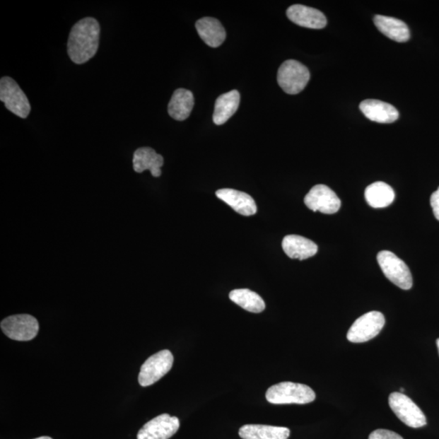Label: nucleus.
<instances>
[{"instance_id": "1", "label": "nucleus", "mask_w": 439, "mask_h": 439, "mask_svg": "<svg viewBox=\"0 0 439 439\" xmlns=\"http://www.w3.org/2000/svg\"><path fill=\"white\" fill-rule=\"evenodd\" d=\"M100 26L93 18H86L76 23L70 31L68 54L71 61L83 64L95 56L99 48Z\"/></svg>"}, {"instance_id": "2", "label": "nucleus", "mask_w": 439, "mask_h": 439, "mask_svg": "<svg viewBox=\"0 0 439 439\" xmlns=\"http://www.w3.org/2000/svg\"><path fill=\"white\" fill-rule=\"evenodd\" d=\"M315 399L316 394L312 388L291 382L274 385L267 392L268 402L273 404H307Z\"/></svg>"}, {"instance_id": "3", "label": "nucleus", "mask_w": 439, "mask_h": 439, "mask_svg": "<svg viewBox=\"0 0 439 439\" xmlns=\"http://www.w3.org/2000/svg\"><path fill=\"white\" fill-rule=\"evenodd\" d=\"M310 73L305 66L294 59H288L281 65L278 72V83L286 93L297 95L306 88Z\"/></svg>"}, {"instance_id": "4", "label": "nucleus", "mask_w": 439, "mask_h": 439, "mask_svg": "<svg viewBox=\"0 0 439 439\" xmlns=\"http://www.w3.org/2000/svg\"><path fill=\"white\" fill-rule=\"evenodd\" d=\"M377 262L387 279L403 290L413 286V276L402 259L392 252L382 251L377 254Z\"/></svg>"}, {"instance_id": "5", "label": "nucleus", "mask_w": 439, "mask_h": 439, "mask_svg": "<svg viewBox=\"0 0 439 439\" xmlns=\"http://www.w3.org/2000/svg\"><path fill=\"white\" fill-rule=\"evenodd\" d=\"M0 100L10 112L21 118H26L31 111L28 98L16 81L10 77L0 80Z\"/></svg>"}, {"instance_id": "6", "label": "nucleus", "mask_w": 439, "mask_h": 439, "mask_svg": "<svg viewBox=\"0 0 439 439\" xmlns=\"http://www.w3.org/2000/svg\"><path fill=\"white\" fill-rule=\"evenodd\" d=\"M385 317L380 312L373 311L360 317L351 325L346 338L351 343L361 344L370 341L382 332Z\"/></svg>"}, {"instance_id": "7", "label": "nucleus", "mask_w": 439, "mask_h": 439, "mask_svg": "<svg viewBox=\"0 0 439 439\" xmlns=\"http://www.w3.org/2000/svg\"><path fill=\"white\" fill-rule=\"evenodd\" d=\"M389 405L394 414L405 425L414 429L426 425V417L419 406L403 393L390 394Z\"/></svg>"}, {"instance_id": "8", "label": "nucleus", "mask_w": 439, "mask_h": 439, "mask_svg": "<svg viewBox=\"0 0 439 439\" xmlns=\"http://www.w3.org/2000/svg\"><path fill=\"white\" fill-rule=\"evenodd\" d=\"M173 358L171 351L163 350L151 356L141 367L139 382L142 387H149L166 375L172 367Z\"/></svg>"}, {"instance_id": "9", "label": "nucleus", "mask_w": 439, "mask_h": 439, "mask_svg": "<svg viewBox=\"0 0 439 439\" xmlns=\"http://www.w3.org/2000/svg\"><path fill=\"white\" fill-rule=\"evenodd\" d=\"M0 327L5 335L16 341L32 340L40 330L39 322L29 314H19L5 318Z\"/></svg>"}, {"instance_id": "10", "label": "nucleus", "mask_w": 439, "mask_h": 439, "mask_svg": "<svg viewBox=\"0 0 439 439\" xmlns=\"http://www.w3.org/2000/svg\"><path fill=\"white\" fill-rule=\"evenodd\" d=\"M305 204L313 211H321L324 214L337 213L341 207V201L337 194L325 185L314 186L305 198Z\"/></svg>"}, {"instance_id": "11", "label": "nucleus", "mask_w": 439, "mask_h": 439, "mask_svg": "<svg viewBox=\"0 0 439 439\" xmlns=\"http://www.w3.org/2000/svg\"><path fill=\"white\" fill-rule=\"evenodd\" d=\"M180 421L177 417L161 414L141 428L138 439H169L177 432Z\"/></svg>"}, {"instance_id": "12", "label": "nucleus", "mask_w": 439, "mask_h": 439, "mask_svg": "<svg viewBox=\"0 0 439 439\" xmlns=\"http://www.w3.org/2000/svg\"><path fill=\"white\" fill-rule=\"evenodd\" d=\"M286 15L293 23L309 29H322L327 24V18L321 11L305 5H292L287 9Z\"/></svg>"}, {"instance_id": "13", "label": "nucleus", "mask_w": 439, "mask_h": 439, "mask_svg": "<svg viewBox=\"0 0 439 439\" xmlns=\"http://www.w3.org/2000/svg\"><path fill=\"white\" fill-rule=\"evenodd\" d=\"M216 195L238 213L246 216L257 213V204L247 193L236 191L234 189H221L216 192Z\"/></svg>"}, {"instance_id": "14", "label": "nucleus", "mask_w": 439, "mask_h": 439, "mask_svg": "<svg viewBox=\"0 0 439 439\" xmlns=\"http://www.w3.org/2000/svg\"><path fill=\"white\" fill-rule=\"evenodd\" d=\"M360 110L368 119L377 123H393L398 120L399 116L393 105L377 100L362 101Z\"/></svg>"}, {"instance_id": "15", "label": "nucleus", "mask_w": 439, "mask_h": 439, "mask_svg": "<svg viewBox=\"0 0 439 439\" xmlns=\"http://www.w3.org/2000/svg\"><path fill=\"white\" fill-rule=\"evenodd\" d=\"M164 165V158L156 151L148 146L140 148L134 151L133 157L134 170L141 173L145 170H150L151 175L155 177L161 176L160 168Z\"/></svg>"}, {"instance_id": "16", "label": "nucleus", "mask_w": 439, "mask_h": 439, "mask_svg": "<svg viewBox=\"0 0 439 439\" xmlns=\"http://www.w3.org/2000/svg\"><path fill=\"white\" fill-rule=\"evenodd\" d=\"M284 252L291 259H306L315 256L318 251L317 244L300 235H287L283 240Z\"/></svg>"}, {"instance_id": "17", "label": "nucleus", "mask_w": 439, "mask_h": 439, "mask_svg": "<svg viewBox=\"0 0 439 439\" xmlns=\"http://www.w3.org/2000/svg\"><path fill=\"white\" fill-rule=\"evenodd\" d=\"M198 34L206 45L211 47H218L226 39L223 25L218 20L213 18H204L195 24Z\"/></svg>"}, {"instance_id": "18", "label": "nucleus", "mask_w": 439, "mask_h": 439, "mask_svg": "<svg viewBox=\"0 0 439 439\" xmlns=\"http://www.w3.org/2000/svg\"><path fill=\"white\" fill-rule=\"evenodd\" d=\"M194 105V99L192 92L179 88L172 95L169 106H168V112L175 120L185 121L191 115Z\"/></svg>"}, {"instance_id": "19", "label": "nucleus", "mask_w": 439, "mask_h": 439, "mask_svg": "<svg viewBox=\"0 0 439 439\" xmlns=\"http://www.w3.org/2000/svg\"><path fill=\"white\" fill-rule=\"evenodd\" d=\"M374 24L383 35L398 42H404L410 39V31L404 21L390 16L377 15Z\"/></svg>"}, {"instance_id": "20", "label": "nucleus", "mask_w": 439, "mask_h": 439, "mask_svg": "<svg viewBox=\"0 0 439 439\" xmlns=\"http://www.w3.org/2000/svg\"><path fill=\"white\" fill-rule=\"evenodd\" d=\"M240 104V94L236 90L220 95L215 103L213 122L218 126L225 124L234 116Z\"/></svg>"}, {"instance_id": "21", "label": "nucleus", "mask_w": 439, "mask_h": 439, "mask_svg": "<svg viewBox=\"0 0 439 439\" xmlns=\"http://www.w3.org/2000/svg\"><path fill=\"white\" fill-rule=\"evenodd\" d=\"M242 439H287L291 431L288 428L264 425H245L240 428Z\"/></svg>"}, {"instance_id": "22", "label": "nucleus", "mask_w": 439, "mask_h": 439, "mask_svg": "<svg viewBox=\"0 0 439 439\" xmlns=\"http://www.w3.org/2000/svg\"><path fill=\"white\" fill-rule=\"evenodd\" d=\"M368 205L374 209L388 207L394 202L395 194L392 187L383 182H377L368 186L365 192Z\"/></svg>"}, {"instance_id": "23", "label": "nucleus", "mask_w": 439, "mask_h": 439, "mask_svg": "<svg viewBox=\"0 0 439 439\" xmlns=\"http://www.w3.org/2000/svg\"><path fill=\"white\" fill-rule=\"evenodd\" d=\"M230 299L245 310L259 313L264 310L265 303L257 293L248 289H237L230 293Z\"/></svg>"}, {"instance_id": "24", "label": "nucleus", "mask_w": 439, "mask_h": 439, "mask_svg": "<svg viewBox=\"0 0 439 439\" xmlns=\"http://www.w3.org/2000/svg\"><path fill=\"white\" fill-rule=\"evenodd\" d=\"M368 439H404L398 433L387 430H377L370 433Z\"/></svg>"}, {"instance_id": "25", "label": "nucleus", "mask_w": 439, "mask_h": 439, "mask_svg": "<svg viewBox=\"0 0 439 439\" xmlns=\"http://www.w3.org/2000/svg\"><path fill=\"white\" fill-rule=\"evenodd\" d=\"M431 204L437 220L439 221V187L435 192H433L431 197Z\"/></svg>"}, {"instance_id": "26", "label": "nucleus", "mask_w": 439, "mask_h": 439, "mask_svg": "<svg viewBox=\"0 0 439 439\" xmlns=\"http://www.w3.org/2000/svg\"><path fill=\"white\" fill-rule=\"evenodd\" d=\"M35 439H53L51 437H48V436H43V437H40V438H37Z\"/></svg>"}, {"instance_id": "27", "label": "nucleus", "mask_w": 439, "mask_h": 439, "mask_svg": "<svg viewBox=\"0 0 439 439\" xmlns=\"http://www.w3.org/2000/svg\"><path fill=\"white\" fill-rule=\"evenodd\" d=\"M437 346H438V353H439V339L437 340Z\"/></svg>"}, {"instance_id": "28", "label": "nucleus", "mask_w": 439, "mask_h": 439, "mask_svg": "<svg viewBox=\"0 0 439 439\" xmlns=\"http://www.w3.org/2000/svg\"><path fill=\"white\" fill-rule=\"evenodd\" d=\"M400 392H404V388H400Z\"/></svg>"}]
</instances>
